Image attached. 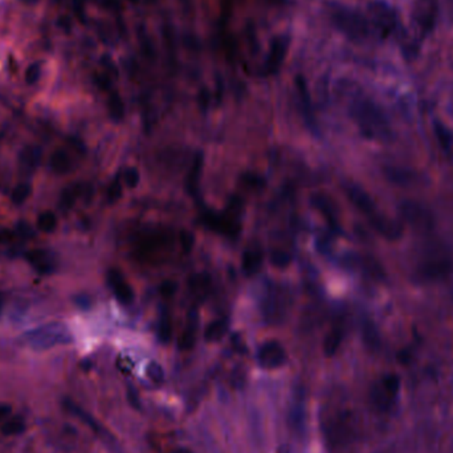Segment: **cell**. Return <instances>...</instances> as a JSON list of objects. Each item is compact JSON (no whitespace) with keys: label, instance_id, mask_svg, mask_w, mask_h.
<instances>
[{"label":"cell","instance_id":"6da1fadb","mask_svg":"<svg viewBox=\"0 0 453 453\" xmlns=\"http://www.w3.org/2000/svg\"><path fill=\"white\" fill-rule=\"evenodd\" d=\"M359 432L357 415L353 411H341L331 416L324 427V435L331 448H344L353 443Z\"/></svg>","mask_w":453,"mask_h":453},{"label":"cell","instance_id":"7a4b0ae2","mask_svg":"<svg viewBox=\"0 0 453 453\" xmlns=\"http://www.w3.org/2000/svg\"><path fill=\"white\" fill-rule=\"evenodd\" d=\"M22 340L31 349L39 351L73 342V337L68 328L60 322H51L36 329L29 330Z\"/></svg>","mask_w":453,"mask_h":453},{"label":"cell","instance_id":"3957f363","mask_svg":"<svg viewBox=\"0 0 453 453\" xmlns=\"http://www.w3.org/2000/svg\"><path fill=\"white\" fill-rule=\"evenodd\" d=\"M353 116L365 136L375 139H388L390 126L383 113L370 101H359L353 108Z\"/></svg>","mask_w":453,"mask_h":453},{"label":"cell","instance_id":"277c9868","mask_svg":"<svg viewBox=\"0 0 453 453\" xmlns=\"http://www.w3.org/2000/svg\"><path fill=\"white\" fill-rule=\"evenodd\" d=\"M400 379L395 374H386L371 386L370 403L378 412L391 411L398 398Z\"/></svg>","mask_w":453,"mask_h":453},{"label":"cell","instance_id":"5b68a950","mask_svg":"<svg viewBox=\"0 0 453 453\" xmlns=\"http://www.w3.org/2000/svg\"><path fill=\"white\" fill-rule=\"evenodd\" d=\"M333 22L337 28L353 40H363L369 36V23L366 17L354 10L338 7L333 11Z\"/></svg>","mask_w":453,"mask_h":453},{"label":"cell","instance_id":"8992f818","mask_svg":"<svg viewBox=\"0 0 453 453\" xmlns=\"http://www.w3.org/2000/svg\"><path fill=\"white\" fill-rule=\"evenodd\" d=\"M450 269H451L450 259L444 255V252L435 247L424 253L423 260L419 265L420 273L428 280L441 278L450 272Z\"/></svg>","mask_w":453,"mask_h":453},{"label":"cell","instance_id":"52a82bcc","mask_svg":"<svg viewBox=\"0 0 453 453\" xmlns=\"http://www.w3.org/2000/svg\"><path fill=\"white\" fill-rule=\"evenodd\" d=\"M173 241V235L168 231L155 230L141 235L136 244V253L141 257H151L162 248L168 247Z\"/></svg>","mask_w":453,"mask_h":453},{"label":"cell","instance_id":"ba28073f","mask_svg":"<svg viewBox=\"0 0 453 453\" xmlns=\"http://www.w3.org/2000/svg\"><path fill=\"white\" fill-rule=\"evenodd\" d=\"M346 193H347V198L350 199V202L357 207L358 209L369 219L370 223L378 219L382 215V212H379L376 209V205L371 199L370 195L366 193L360 186L354 184V183L347 184Z\"/></svg>","mask_w":453,"mask_h":453},{"label":"cell","instance_id":"9c48e42d","mask_svg":"<svg viewBox=\"0 0 453 453\" xmlns=\"http://www.w3.org/2000/svg\"><path fill=\"white\" fill-rule=\"evenodd\" d=\"M287 360L284 346L278 341H268L262 344L257 351V362L262 369L275 370L281 367Z\"/></svg>","mask_w":453,"mask_h":453},{"label":"cell","instance_id":"30bf717a","mask_svg":"<svg viewBox=\"0 0 453 453\" xmlns=\"http://www.w3.org/2000/svg\"><path fill=\"white\" fill-rule=\"evenodd\" d=\"M436 14V0H416L412 11V19L423 33H428L435 27Z\"/></svg>","mask_w":453,"mask_h":453},{"label":"cell","instance_id":"8fae6325","mask_svg":"<svg viewBox=\"0 0 453 453\" xmlns=\"http://www.w3.org/2000/svg\"><path fill=\"white\" fill-rule=\"evenodd\" d=\"M371 19L376 29L386 36L391 33L397 26V15L394 10L383 1H374L370 4Z\"/></svg>","mask_w":453,"mask_h":453},{"label":"cell","instance_id":"7c38bea8","mask_svg":"<svg viewBox=\"0 0 453 453\" xmlns=\"http://www.w3.org/2000/svg\"><path fill=\"white\" fill-rule=\"evenodd\" d=\"M108 283H109V287L118 301L124 305H129L133 302L134 292H133V288L129 285V283L125 280L121 272H118L117 269H110L109 273H108Z\"/></svg>","mask_w":453,"mask_h":453},{"label":"cell","instance_id":"4fadbf2b","mask_svg":"<svg viewBox=\"0 0 453 453\" xmlns=\"http://www.w3.org/2000/svg\"><path fill=\"white\" fill-rule=\"evenodd\" d=\"M400 211L403 214V218L407 220L410 224L416 228L428 230L432 227L434 221L431 215L427 212L424 208H422L415 203H404L400 207Z\"/></svg>","mask_w":453,"mask_h":453},{"label":"cell","instance_id":"5bb4252c","mask_svg":"<svg viewBox=\"0 0 453 453\" xmlns=\"http://www.w3.org/2000/svg\"><path fill=\"white\" fill-rule=\"evenodd\" d=\"M93 193L92 186L88 183H72L67 186L60 196V207L63 209H69L74 206L79 199L89 198Z\"/></svg>","mask_w":453,"mask_h":453},{"label":"cell","instance_id":"9a60e30c","mask_svg":"<svg viewBox=\"0 0 453 453\" xmlns=\"http://www.w3.org/2000/svg\"><path fill=\"white\" fill-rule=\"evenodd\" d=\"M28 262L42 275H49L52 273L55 268V260L52 257V253L45 249H31L26 255Z\"/></svg>","mask_w":453,"mask_h":453},{"label":"cell","instance_id":"2e32d148","mask_svg":"<svg viewBox=\"0 0 453 453\" xmlns=\"http://www.w3.org/2000/svg\"><path fill=\"white\" fill-rule=\"evenodd\" d=\"M205 221L208 227L214 228L219 234L236 236L239 232L237 223H235L230 216H218L214 214H207L205 215Z\"/></svg>","mask_w":453,"mask_h":453},{"label":"cell","instance_id":"e0dca14e","mask_svg":"<svg viewBox=\"0 0 453 453\" xmlns=\"http://www.w3.org/2000/svg\"><path fill=\"white\" fill-rule=\"evenodd\" d=\"M289 424L297 435L305 434V403L302 394L293 402V406L289 412Z\"/></svg>","mask_w":453,"mask_h":453},{"label":"cell","instance_id":"ac0fdd59","mask_svg":"<svg viewBox=\"0 0 453 453\" xmlns=\"http://www.w3.org/2000/svg\"><path fill=\"white\" fill-rule=\"evenodd\" d=\"M196 328H198V313L196 310H191L187 317V324L179 338V347L182 350L193 349L196 340Z\"/></svg>","mask_w":453,"mask_h":453},{"label":"cell","instance_id":"d6986e66","mask_svg":"<svg viewBox=\"0 0 453 453\" xmlns=\"http://www.w3.org/2000/svg\"><path fill=\"white\" fill-rule=\"evenodd\" d=\"M49 166L55 174H58V175L68 174L73 167L70 154L65 149H57L51 155Z\"/></svg>","mask_w":453,"mask_h":453},{"label":"cell","instance_id":"ffe728a7","mask_svg":"<svg viewBox=\"0 0 453 453\" xmlns=\"http://www.w3.org/2000/svg\"><path fill=\"white\" fill-rule=\"evenodd\" d=\"M42 152V149L35 145H29L27 148H24L20 151V157H19L22 168L28 173L33 171L38 166L40 165Z\"/></svg>","mask_w":453,"mask_h":453},{"label":"cell","instance_id":"44dd1931","mask_svg":"<svg viewBox=\"0 0 453 453\" xmlns=\"http://www.w3.org/2000/svg\"><path fill=\"white\" fill-rule=\"evenodd\" d=\"M262 262V252L259 247H249L243 255V269L246 275L253 276L257 273Z\"/></svg>","mask_w":453,"mask_h":453},{"label":"cell","instance_id":"7402d4cb","mask_svg":"<svg viewBox=\"0 0 453 453\" xmlns=\"http://www.w3.org/2000/svg\"><path fill=\"white\" fill-rule=\"evenodd\" d=\"M312 203L326 218V220L329 221L333 227H337V218H335L334 207H333L331 202H330L329 199L325 195L317 193V195H315L312 198Z\"/></svg>","mask_w":453,"mask_h":453},{"label":"cell","instance_id":"603a6c76","mask_svg":"<svg viewBox=\"0 0 453 453\" xmlns=\"http://www.w3.org/2000/svg\"><path fill=\"white\" fill-rule=\"evenodd\" d=\"M342 338H344V330L341 328L330 330L324 341V353L326 357H333L337 353L342 342Z\"/></svg>","mask_w":453,"mask_h":453},{"label":"cell","instance_id":"cb8c5ba5","mask_svg":"<svg viewBox=\"0 0 453 453\" xmlns=\"http://www.w3.org/2000/svg\"><path fill=\"white\" fill-rule=\"evenodd\" d=\"M267 309H265V313L268 316V319L269 321H278L280 319V313H283L285 309L284 306V300H283V296L281 293H273L268 297L267 300Z\"/></svg>","mask_w":453,"mask_h":453},{"label":"cell","instance_id":"d4e9b609","mask_svg":"<svg viewBox=\"0 0 453 453\" xmlns=\"http://www.w3.org/2000/svg\"><path fill=\"white\" fill-rule=\"evenodd\" d=\"M227 329H228V325H227L225 319L212 321L205 331V338H206L207 342L220 341L224 337V334L227 333Z\"/></svg>","mask_w":453,"mask_h":453},{"label":"cell","instance_id":"484cf974","mask_svg":"<svg viewBox=\"0 0 453 453\" xmlns=\"http://www.w3.org/2000/svg\"><path fill=\"white\" fill-rule=\"evenodd\" d=\"M57 227V218L52 211H44L38 218V228L44 234H52Z\"/></svg>","mask_w":453,"mask_h":453},{"label":"cell","instance_id":"4316f807","mask_svg":"<svg viewBox=\"0 0 453 453\" xmlns=\"http://www.w3.org/2000/svg\"><path fill=\"white\" fill-rule=\"evenodd\" d=\"M208 285H209V277L205 273L193 276L190 280L191 292L198 296H205Z\"/></svg>","mask_w":453,"mask_h":453},{"label":"cell","instance_id":"83f0119b","mask_svg":"<svg viewBox=\"0 0 453 453\" xmlns=\"http://www.w3.org/2000/svg\"><path fill=\"white\" fill-rule=\"evenodd\" d=\"M32 193V189L28 183H20L17 184L11 195V200L16 206H22L24 202H27L28 198Z\"/></svg>","mask_w":453,"mask_h":453},{"label":"cell","instance_id":"f1b7e54d","mask_svg":"<svg viewBox=\"0 0 453 453\" xmlns=\"http://www.w3.org/2000/svg\"><path fill=\"white\" fill-rule=\"evenodd\" d=\"M158 333H159V340H161L164 344L170 342V340H171V333H173V325H171V319H170V317L167 316V315H164V317L161 318Z\"/></svg>","mask_w":453,"mask_h":453},{"label":"cell","instance_id":"f546056e","mask_svg":"<svg viewBox=\"0 0 453 453\" xmlns=\"http://www.w3.org/2000/svg\"><path fill=\"white\" fill-rule=\"evenodd\" d=\"M290 261H292V257L285 251L276 249L271 253V262L277 268H287L290 264Z\"/></svg>","mask_w":453,"mask_h":453},{"label":"cell","instance_id":"4dcf8cb0","mask_svg":"<svg viewBox=\"0 0 453 453\" xmlns=\"http://www.w3.org/2000/svg\"><path fill=\"white\" fill-rule=\"evenodd\" d=\"M146 372H148V376L150 378L152 382H155V383L164 382L165 372H164L162 366L158 362H150L149 366H148V369H146Z\"/></svg>","mask_w":453,"mask_h":453},{"label":"cell","instance_id":"1f68e13d","mask_svg":"<svg viewBox=\"0 0 453 453\" xmlns=\"http://www.w3.org/2000/svg\"><path fill=\"white\" fill-rule=\"evenodd\" d=\"M435 129H436V136L439 137L440 143L443 145V148L450 149L453 145V142H451L453 136L450 133V130H447L445 126L440 124H436Z\"/></svg>","mask_w":453,"mask_h":453},{"label":"cell","instance_id":"d6a6232c","mask_svg":"<svg viewBox=\"0 0 453 453\" xmlns=\"http://www.w3.org/2000/svg\"><path fill=\"white\" fill-rule=\"evenodd\" d=\"M202 162H203V158H202V155L199 154V155L196 157V161L193 162V170H191L190 177H189V180H187L190 190H193V187H195V184H196V182H198L199 173H200V168H202Z\"/></svg>","mask_w":453,"mask_h":453},{"label":"cell","instance_id":"836d02e7","mask_svg":"<svg viewBox=\"0 0 453 453\" xmlns=\"http://www.w3.org/2000/svg\"><path fill=\"white\" fill-rule=\"evenodd\" d=\"M124 180L127 187L134 189L139 183V173L136 167H129L124 173Z\"/></svg>","mask_w":453,"mask_h":453},{"label":"cell","instance_id":"e575fe53","mask_svg":"<svg viewBox=\"0 0 453 453\" xmlns=\"http://www.w3.org/2000/svg\"><path fill=\"white\" fill-rule=\"evenodd\" d=\"M40 76H42V67L40 64L35 63L32 65H29L27 69V73H26V80H27L28 84L33 85L35 83H38L40 80Z\"/></svg>","mask_w":453,"mask_h":453},{"label":"cell","instance_id":"d590c367","mask_svg":"<svg viewBox=\"0 0 453 453\" xmlns=\"http://www.w3.org/2000/svg\"><path fill=\"white\" fill-rule=\"evenodd\" d=\"M110 113H111V117L114 120H121L122 118L124 109H122V104H121L120 98L117 96H113L110 100Z\"/></svg>","mask_w":453,"mask_h":453},{"label":"cell","instance_id":"8d00e7d4","mask_svg":"<svg viewBox=\"0 0 453 453\" xmlns=\"http://www.w3.org/2000/svg\"><path fill=\"white\" fill-rule=\"evenodd\" d=\"M121 193H122L121 183H120L118 180H114V182L110 184L109 191H108V200H109L110 203L117 202V200L121 198Z\"/></svg>","mask_w":453,"mask_h":453},{"label":"cell","instance_id":"74e56055","mask_svg":"<svg viewBox=\"0 0 453 453\" xmlns=\"http://www.w3.org/2000/svg\"><path fill=\"white\" fill-rule=\"evenodd\" d=\"M180 243H182V248L184 252H190L193 247V243H195V239H193V235L189 231H182L180 234Z\"/></svg>","mask_w":453,"mask_h":453},{"label":"cell","instance_id":"f35d334b","mask_svg":"<svg viewBox=\"0 0 453 453\" xmlns=\"http://www.w3.org/2000/svg\"><path fill=\"white\" fill-rule=\"evenodd\" d=\"M22 426H23V422L20 419H14L11 422H8L7 427H4V432L7 434H17L22 431Z\"/></svg>","mask_w":453,"mask_h":453},{"label":"cell","instance_id":"ab89813d","mask_svg":"<svg viewBox=\"0 0 453 453\" xmlns=\"http://www.w3.org/2000/svg\"><path fill=\"white\" fill-rule=\"evenodd\" d=\"M15 235L10 230H0V243H10L14 240Z\"/></svg>","mask_w":453,"mask_h":453},{"label":"cell","instance_id":"60d3db41","mask_svg":"<svg viewBox=\"0 0 453 453\" xmlns=\"http://www.w3.org/2000/svg\"><path fill=\"white\" fill-rule=\"evenodd\" d=\"M161 292L164 296H171L174 292H175V285L170 281H166L164 283V285L161 287Z\"/></svg>","mask_w":453,"mask_h":453},{"label":"cell","instance_id":"b9f144b4","mask_svg":"<svg viewBox=\"0 0 453 453\" xmlns=\"http://www.w3.org/2000/svg\"><path fill=\"white\" fill-rule=\"evenodd\" d=\"M0 305H1V302H0Z\"/></svg>","mask_w":453,"mask_h":453}]
</instances>
